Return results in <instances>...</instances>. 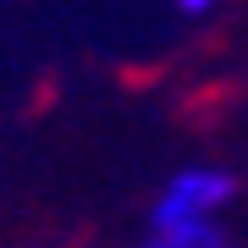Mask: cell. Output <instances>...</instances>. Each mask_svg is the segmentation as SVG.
Here are the masks:
<instances>
[{"label": "cell", "mask_w": 248, "mask_h": 248, "mask_svg": "<svg viewBox=\"0 0 248 248\" xmlns=\"http://www.w3.org/2000/svg\"><path fill=\"white\" fill-rule=\"evenodd\" d=\"M177 6H182V11H210L215 0H177Z\"/></svg>", "instance_id": "cell-3"}, {"label": "cell", "mask_w": 248, "mask_h": 248, "mask_svg": "<svg viewBox=\"0 0 248 248\" xmlns=\"http://www.w3.org/2000/svg\"><path fill=\"white\" fill-rule=\"evenodd\" d=\"M143 248H232V243H226V232L215 226L210 215H199V221H171V226H155Z\"/></svg>", "instance_id": "cell-2"}, {"label": "cell", "mask_w": 248, "mask_h": 248, "mask_svg": "<svg viewBox=\"0 0 248 248\" xmlns=\"http://www.w3.org/2000/svg\"><path fill=\"white\" fill-rule=\"evenodd\" d=\"M237 193V182L226 177V171H210V166H187L177 182L160 193L155 204V215L149 221L155 226H171V221H199V215H210V210H221V204Z\"/></svg>", "instance_id": "cell-1"}]
</instances>
